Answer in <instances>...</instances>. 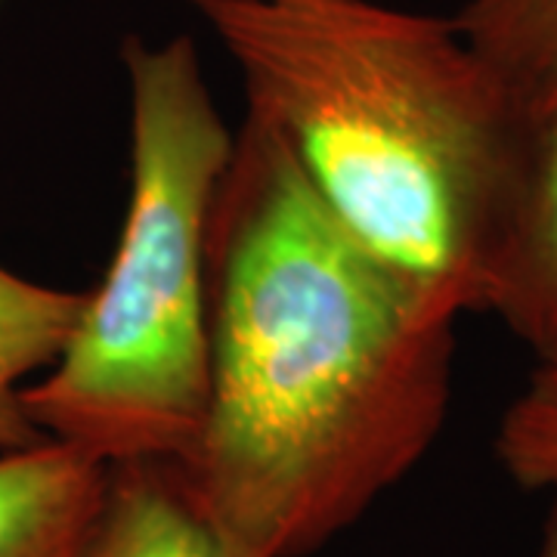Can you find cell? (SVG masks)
<instances>
[{
	"label": "cell",
	"mask_w": 557,
	"mask_h": 557,
	"mask_svg": "<svg viewBox=\"0 0 557 557\" xmlns=\"http://www.w3.org/2000/svg\"><path fill=\"white\" fill-rule=\"evenodd\" d=\"M480 313H493L536 366L557 362V131L527 134Z\"/></svg>",
	"instance_id": "cell-4"
},
{
	"label": "cell",
	"mask_w": 557,
	"mask_h": 557,
	"mask_svg": "<svg viewBox=\"0 0 557 557\" xmlns=\"http://www.w3.org/2000/svg\"><path fill=\"white\" fill-rule=\"evenodd\" d=\"M121 60L131 193L119 248L22 406L44 437L102 465L186 461L208 406V220L236 134L189 38H127Z\"/></svg>",
	"instance_id": "cell-3"
},
{
	"label": "cell",
	"mask_w": 557,
	"mask_h": 557,
	"mask_svg": "<svg viewBox=\"0 0 557 557\" xmlns=\"http://www.w3.org/2000/svg\"><path fill=\"white\" fill-rule=\"evenodd\" d=\"M97 458L47 440L0 453V557H72L100 508Z\"/></svg>",
	"instance_id": "cell-5"
},
{
	"label": "cell",
	"mask_w": 557,
	"mask_h": 557,
	"mask_svg": "<svg viewBox=\"0 0 557 557\" xmlns=\"http://www.w3.org/2000/svg\"><path fill=\"white\" fill-rule=\"evenodd\" d=\"M496 458L520 490H557V362L536 366L505 409Z\"/></svg>",
	"instance_id": "cell-9"
},
{
	"label": "cell",
	"mask_w": 557,
	"mask_h": 557,
	"mask_svg": "<svg viewBox=\"0 0 557 557\" xmlns=\"http://www.w3.org/2000/svg\"><path fill=\"white\" fill-rule=\"evenodd\" d=\"M72 557H226L177 461L109 465L100 508Z\"/></svg>",
	"instance_id": "cell-6"
},
{
	"label": "cell",
	"mask_w": 557,
	"mask_h": 557,
	"mask_svg": "<svg viewBox=\"0 0 557 557\" xmlns=\"http://www.w3.org/2000/svg\"><path fill=\"white\" fill-rule=\"evenodd\" d=\"M84 300L87 292L38 285L0 267V453L47 443L22 406V381L60 359Z\"/></svg>",
	"instance_id": "cell-8"
},
{
	"label": "cell",
	"mask_w": 557,
	"mask_h": 557,
	"mask_svg": "<svg viewBox=\"0 0 557 557\" xmlns=\"http://www.w3.org/2000/svg\"><path fill=\"white\" fill-rule=\"evenodd\" d=\"M539 557H557V490L552 498V508H548V518H545V530H542V552Z\"/></svg>",
	"instance_id": "cell-10"
},
{
	"label": "cell",
	"mask_w": 557,
	"mask_h": 557,
	"mask_svg": "<svg viewBox=\"0 0 557 557\" xmlns=\"http://www.w3.org/2000/svg\"><path fill=\"white\" fill-rule=\"evenodd\" d=\"M193 7L341 230L434 313H480L527 134L456 22L375 0Z\"/></svg>",
	"instance_id": "cell-2"
},
{
	"label": "cell",
	"mask_w": 557,
	"mask_h": 557,
	"mask_svg": "<svg viewBox=\"0 0 557 557\" xmlns=\"http://www.w3.org/2000/svg\"><path fill=\"white\" fill-rule=\"evenodd\" d=\"M456 319L406 292L242 121L208 220V406L177 461L226 557H307L437 443Z\"/></svg>",
	"instance_id": "cell-1"
},
{
	"label": "cell",
	"mask_w": 557,
	"mask_h": 557,
	"mask_svg": "<svg viewBox=\"0 0 557 557\" xmlns=\"http://www.w3.org/2000/svg\"><path fill=\"white\" fill-rule=\"evenodd\" d=\"M453 22L520 131H557V0H465Z\"/></svg>",
	"instance_id": "cell-7"
}]
</instances>
